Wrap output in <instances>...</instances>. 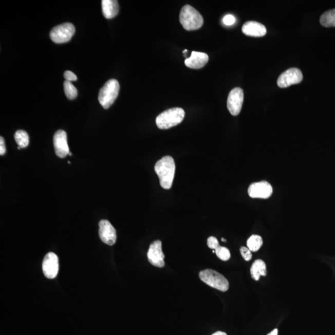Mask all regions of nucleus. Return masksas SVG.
Masks as SVG:
<instances>
[{"label":"nucleus","instance_id":"1","mask_svg":"<svg viewBox=\"0 0 335 335\" xmlns=\"http://www.w3.org/2000/svg\"><path fill=\"white\" fill-rule=\"evenodd\" d=\"M175 163L172 157L166 156L158 161L155 165V172L159 177L161 187L165 190L172 188L175 174Z\"/></svg>","mask_w":335,"mask_h":335},{"label":"nucleus","instance_id":"2","mask_svg":"<svg viewBox=\"0 0 335 335\" xmlns=\"http://www.w3.org/2000/svg\"><path fill=\"white\" fill-rule=\"evenodd\" d=\"M185 112L180 107H174L164 110L156 118V124L160 129H169L183 121Z\"/></svg>","mask_w":335,"mask_h":335},{"label":"nucleus","instance_id":"3","mask_svg":"<svg viewBox=\"0 0 335 335\" xmlns=\"http://www.w3.org/2000/svg\"><path fill=\"white\" fill-rule=\"evenodd\" d=\"M179 21L187 31L198 29L201 28L204 23L202 15L190 5H185L182 8L179 14Z\"/></svg>","mask_w":335,"mask_h":335},{"label":"nucleus","instance_id":"4","mask_svg":"<svg viewBox=\"0 0 335 335\" xmlns=\"http://www.w3.org/2000/svg\"><path fill=\"white\" fill-rule=\"evenodd\" d=\"M120 85L115 79L107 81L101 88L98 95V100L104 109H108L118 98Z\"/></svg>","mask_w":335,"mask_h":335},{"label":"nucleus","instance_id":"5","mask_svg":"<svg viewBox=\"0 0 335 335\" xmlns=\"http://www.w3.org/2000/svg\"><path fill=\"white\" fill-rule=\"evenodd\" d=\"M200 280L211 288L219 290L222 292L228 291L229 283L228 280L218 272L207 269L199 273Z\"/></svg>","mask_w":335,"mask_h":335},{"label":"nucleus","instance_id":"6","mask_svg":"<svg viewBox=\"0 0 335 335\" xmlns=\"http://www.w3.org/2000/svg\"><path fill=\"white\" fill-rule=\"evenodd\" d=\"M76 32L72 24L66 23L55 26L50 32V38L53 43L62 44L70 41Z\"/></svg>","mask_w":335,"mask_h":335},{"label":"nucleus","instance_id":"7","mask_svg":"<svg viewBox=\"0 0 335 335\" xmlns=\"http://www.w3.org/2000/svg\"><path fill=\"white\" fill-rule=\"evenodd\" d=\"M303 80V75L302 71L297 68H291L281 75L278 78L277 84L280 88H285L300 83Z\"/></svg>","mask_w":335,"mask_h":335},{"label":"nucleus","instance_id":"8","mask_svg":"<svg viewBox=\"0 0 335 335\" xmlns=\"http://www.w3.org/2000/svg\"><path fill=\"white\" fill-rule=\"evenodd\" d=\"M273 193V187L266 181L254 182L248 188V195L253 199L270 198Z\"/></svg>","mask_w":335,"mask_h":335},{"label":"nucleus","instance_id":"9","mask_svg":"<svg viewBox=\"0 0 335 335\" xmlns=\"http://www.w3.org/2000/svg\"><path fill=\"white\" fill-rule=\"evenodd\" d=\"M244 100V91L240 88H235L230 92L227 99V108L232 116H238L240 114Z\"/></svg>","mask_w":335,"mask_h":335},{"label":"nucleus","instance_id":"10","mask_svg":"<svg viewBox=\"0 0 335 335\" xmlns=\"http://www.w3.org/2000/svg\"><path fill=\"white\" fill-rule=\"evenodd\" d=\"M147 258L151 265L158 268L163 267L164 266V255L163 253L161 241L155 240L150 245Z\"/></svg>","mask_w":335,"mask_h":335},{"label":"nucleus","instance_id":"11","mask_svg":"<svg viewBox=\"0 0 335 335\" xmlns=\"http://www.w3.org/2000/svg\"><path fill=\"white\" fill-rule=\"evenodd\" d=\"M59 258L54 253L50 252L45 256L43 263V270L48 279H53L58 274Z\"/></svg>","mask_w":335,"mask_h":335},{"label":"nucleus","instance_id":"12","mask_svg":"<svg viewBox=\"0 0 335 335\" xmlns=\"http://www.w3.org/2000/svg\"><path fill=\"white\" fill-rule=\"evenodd\" d=\"M99 235L101 241L110 246L115 244L117 239L116 231L111 224L108 220H102L99 223Z\"/></svg>","mask_w":335,"mask_h":335},{"label":"nucleus","instance_id":"13","mask_svg":"<svg viewBox=\"0 0 335 335\" xmlns=\"http://www.w3.org/2000/svg\"><path fill=\"white\" fill-rule=\"evenodd\" d=\"M53 145L55 152L59 158H64L70 154L67 143V136L64 131H57L53 136Z\"/></svg>","mask_w":335,"mask_h":335},{"label":"nucleus","instance_id":"14","mask_svg":"<svg viewBox=\"0 0 335 335\" xmlns=\"http://www.w3.org/2000/svg\"><path fill=\"white\" fill-rule=\"evenodd\" d=\"M242 32L248 36L263 37L266 34V28L264 25L258 22H248L242 27Z\"/></svg>","mask_w":335,"mask_h":335},{"label":"nucleus","instance_id":"15","mask_svg":"<svg viewBox=\"0 0 335 335\" xmlns=\"http://www.w3.org/2000/svg\"><path fill=\"white\" fill-rule=\"evenodd\" d=\"M209 57L205 53L193 51L190 58L185 60L187 67L193 69H199L207 64Z\"/></svg>","mask_w":335,"mask_h":335},{"label":"nucleus","instance_id":"16","mask_svg":"<svg viewBox=\"0 0 335 335\" xmlns=\"http://www.w3.org/2000/svg\"><path fill=\"white\" fill-rule=\"evenodd\" d=\"M101 5L103 14L106 19H112L119 13V5L116 0H103Z\"/></svg>","mask_w":335,"mask_h":335},{"label":"nucleus","instance_id":"17","mask_svg":"<svg viewBox=\"0 0 335 335\" xmlns=\"http://www.w3.org/2000/svg\"><path fill=\"white\" fill-rule=\"evenodd\" d=\"M250 273L251 277L255 281H258L261 276H266L267 270L265 263L262 259L255 260L251 265Z\"/></svg>","mask_w":335,"mask_h":335},{"label":"nucleus","instance_id":"18","mask_svg":"<svg viewBox=\"0 0 335 335\" xmlns=\"http://www.w3.org/2000/svg\"><path fill=\"white\" fill-rule=\"evenodd\" d=\"M321 25L326 28L335 27V9L329 10L323 14L320 19Z\"/></svg>","mask_w":335,"mask_h":335},{"label":"nucleus","instance_id":"19","mask_svg":"<svg viewBox=\"0 0 335 335\" xmlns=\"http://www.w3.org/2000/svg\"><path fill=\"white\" fill-rule=\"evenodd\" d=\"M263 244V239L261 236L258 235H251L247 240V247L253 252L258 251Z\"/></svg>","mask_w":335,"mask_h":335},{"label":"nucleus","instance_id":"20","mask_svg":"<svg viewBox=\"0 0 335 335\" xmlns=\"http://www.w3.org/2000/svg\"><path fill=\"white\" fill-rule=\"evenodd\" d=\"M14 139L21 148H26L29 145V139L28 133L25 131L19 130L14 134Z\"/></svg>","mask_w":335,"mask_h":335},{"label":"nucleus","instance_id":"21","mask_svg":"<svg viewBox=\"0 0 335 335\" xmlns=\"http://www.w3.org/2000/svg\"><path fill=\"white\" fill-rule=\"evenodd\" d=\"M64 88L66 97L69 100H72L76 99L78 95L77 89L75 86L70 82L65 81L64 83Z\"/></svg>","mask_w":335,"mask_h":335},{"label":"nucleus","instance_id":"22","mask_svg":"<svg viewBox=\"0 0 335 335\" xmlns=\"http://www.w3.org/2000/svg\"><path fill=\"white\" fill-rule=\"evenodd\" d=\"M215 253L216 254L218 258L226 262L230 258V252L228 248L219 246L215 250Z\"/></svg>","mask_w":335,"mask_h":335},{"label":"nucleus","instance_id":"23","mask_svg":"<svg viewBox=\"0 0 335 335\" xmlns=\"http://www.w3.org/2000/svg\"><path fill=\"white\" fill-rule=\"evenodd\" d=\"M240 251L245 261L249 262L252 258V254L249 248L242 247L240 248Z\"/></svg>","mask_w":335,"mask_h":335},{"label":"nucleus","instance_id":"24","mask_svg":"<svg viewBox=\"0 0 335 335\" xmlns=\"http://www.w3.org/2000/svg\"><path fill=\"white\" fill-rule=\"evenodd\" d=\"M208 245L211 249L215 250L220 246L217 239L214 237H210L208 239Z\"/></svg>","mask_w":335,"mask_h":335},{"label":"nucleus","instance_id":"25","mask_svg":"<svg viewBox=\"0 0 335 335\" xmlns=\"http://www.w3.org/2000/svg\"><path fill=\"white\" fill-rule=\"evenodd\" d=\"M223 23L226 26H232L235 23V17L232 14H227L223 18Z\"/></svg>","mask_w":335,"mask_h":335},{"label":"nucleus","instance_id":"26","mask_svg":"<svg viewBox=\"0 0 335 335\" xmlns=\"http://www.w3.org/2000/svg\"><path fill=\"white\" fill-rule=\"evenodd\" d=\"M64 76L66 81H68V82H75L77 80L76 75L71 72V71H65Z\"/></svg>","mask_w":335,"mask_h":335},{"label":"nucleus","instance_id":"27","mask_svg":"<svg viewBox=\"0 0 335 335\" xmlns=\"http://www.w3.org/2000/svg\"><path fill=\"white\" fill-rule=\"evenodd\" d=\"M6 145L5 143V140L3 138V137H0V155H4L6 153Z\"/></svg>","mask_w":335,"mask_h":335},{"label":"nucleus","instance_id":"28","mask_svg":"<svg viewBox=\"0 0 335 335\" xmlns=\"http://www.w3.org/2000/svg\"><path fill=\"white\" fill-rule=\"evenodd\" d=\"M267 335H278V330L277 328L274 329L273 331H271L270 333Z\"/></svg>","mask_w":335,"mask_h":335},{"label":"nucleus","instance_id":"29","mask_svg":"<svg viewBox=\"0 0 335 335\" xmlns=\"http://www.w3.org/2000/svg\"><path fill=\"white\" fill-rule=\"evenodd\" d=\"M212 335H227L226 333H224V332L222 331H217L215 332Z\"/></svg>","mask_w":335,"mask_h":335},{"label":"nucleus","instance_id":"30","mask_svg":"<svg viewBox=\"0 0 335 335\" xmlns=\"http://www.w3.org/2000/svg\"><path fill=\"white\" fill-rule=\"evenodd\" d=\"M187 52H188V50L187 49L184 50L183 51V53H187Z\"/></svg>","mask_w":335,"mask_h":335},{"label":"nucleus","instance_id":"31","mask_svg":"<svg viewBox=\"0 0 335 335\" xmlns=\"http://www.w3.org/2000/svg\"><path fill=\"white\" fill-rule=\"evenodd\" d=\"M222 241H224V242H226L227 240H225V239H224V238H222Z\"/></svg>","mask_w":335,"mask_h":335},{"label":"nucleus","instance_id":"32","mask_svg":"<svg viewBox=\"0 0 335 335\" xmlns=\"http://www.w3.org/2000/svg\"><path fill=\"white\" fill-rule=\"evenodd\" d=\"M68 155H70V156H71V154L70 153V154H68Z\"/></svg>","mask_w":335,"mask_h":335}]
</instances>
